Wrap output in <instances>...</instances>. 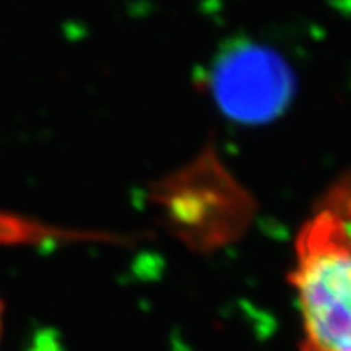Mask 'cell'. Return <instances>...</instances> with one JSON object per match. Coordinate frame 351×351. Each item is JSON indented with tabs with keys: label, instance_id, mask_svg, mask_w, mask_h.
I'll list each match as a JSON object with an SVG mask.
<instances>
[{
	"label": "cell",
	"instance_id": "cell-2",
	"mask_svg": "<svg viewBox=\"0 0 351 351\" xmlns=\"http://www.w3.org/2000/svg\"><path fill=\"white\" fill-rule=\"evenodd\" d=\"M2 332H4V301L0 298V337H2Z\"/></svg>",
	"mask_w": 351,
	"mask_h": 351
},
{
	"label": "cell",
	"instance_id": "cell-1",
	"mask_svg": "<svg viewBox=\"0 0 351 351\" xmlns=\"http://www.w3.org/2000/svg\"><path fill=\"white\" fill-rule=\"evenodd\" d=\"M289 282L300 351H351V172L333 181L301 224Z\"/></svg>",
	"mask_w": 351,
	"mask_h": 351
}]
</instances>
